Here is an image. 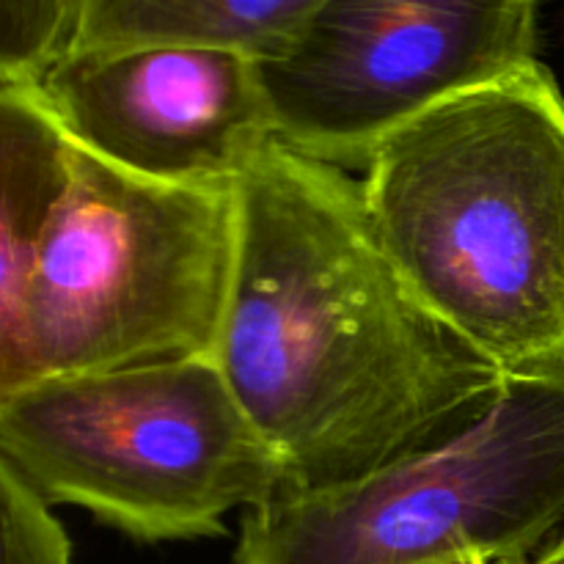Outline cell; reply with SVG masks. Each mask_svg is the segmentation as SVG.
<instances>
[{
    "instance_id": "cell-1",
    "label": "cell",
    "mask_w": 564,
    "mask_h": 564,
    "mask_svg": "<svg viewBox=\"0 0 564 564\" xmlns=\"http://www.w3.org/2000/svg\"><path fill=\"white\" fill-rule=\"evenodd\" d=\"M284 471L339 488L416 446L501 378L386 253L361 180L270 141L237 180V253L209 352Z\"/></svg>"
},
{
    "instance_id": "cell-2",
    "label": "cell",
    "mask_w": 564,
    "mask_h": 564,
    "mask_svg": "<svg viewBox=\"0 0 564 564\" xmlns=\"http://www.w3.org/2000/svg\"><path fill=\"white\" fill-rule=\"evenodd\" d=\"M375 231L449 334L499 375L564 364V94L543 61L378 149Z\"/></svg>"
},
{
    "instance_id": "cell-3",
    "label": "cell",
    "mask_w": 564,
    "mask_h": 564,
    "mask_svg": "<svg viewBox=\"0 0 564 564\" xmlns=\"http://www.w3.org/2000/svg\"><path fill=\"white\" fill-rule=\"evenodd\" d=\"M564 527V364L501 375L356 482L242 516L235 564H512Z\"/></svg>"
},
{
    "instance_id": "cell-4",
    "label": "cell",
    "mask_w": 564,
    "mask_h": 564,
    "mask_svg": "<svg viewBox=\"0 0 564 564\" xmlns=\"http://www.w3.org/2000/svg\"><path fill=\"white\" fill-rule=\"evenodd\" d=\"M0 455L47 505L141 543L215 538L284 494V471L213 358L42 380L0 413Z\"/></svg>"
},
{
    "instance_id": "cell-5",
    "label": "cell",
    "mask_w": 564,
    "mask_h": 564,
    "mask_svg": "<svg viewBox=\"0 0 564 564\" xmlns=\"http://www.w3.org/2000/svg\"><path fill=\"white\" fill-rule=\"evenodd\" d=\"M237 253V185H171L72 143L28 290L33 378L209 358Z\"/></svg>"
},
{
    "instance_id": "cell-6",
    "label": "cell",
    "mask_w": 564,
    "mask_h": 564,
    "mask_svg": "<svg viewBox=\"0 0 564 564\" xmlns=\"http://www.w3.org/2000/svg\"><path fill=\"white\" fill-rule=\"evenodd\" d=\"M534 3L317 0L257 61L273 141L364 174L378 149L438 105L538 58Z\"/></svg>"
},
{
    "instance_id": "cell-7",
    "label": "cell",
    "mask_w": 564,
    "mask_h": 564,
    "mask_svg": "<svg viewBox=\"0 0 564 564\" xmlns=\"http://www.w3.org/2000/svg\"><path fill=\"white\" fill-rule=\"evenodd\" d=\"M72 143L171 185H237L273 141L257 61L218 50L66 53L39 80Z\"/></svg>"
},
{
    "instance_id": "cell-8",
    "label": "cell",
    "mask_w": 564,
    "mask_h": 564,
    "mask_svg": "<svg viewBox=\"0 0 564 564\" xmlns=\"http://www.w3.org/2000/svg\"><path fill=\"white\" fill-rule=\"evenodd\" d=\"M72 141L39 83H0V413L33 378L28 290L44 226L69 180Z\"/></svg>"
},
{
    "instance_id": "cell-9",
    "label": "cell",
    "mask_w": 564,
    "mask_h": 564,
    "mask_svg": "<svg viewBox=\"0 0 564 564\" xmlns=\"http://www.w3.org/2000/svg\"><path fill=\"white\" fill-rule=\"evenodd\" d=\"M317 0H77L66 53L218 50L273 58Z\"/></svg>"
},
{
    "instance_id": "cell-10",
    "label": "cell",
    "mask_w": 564,
    "mask_h": 564,
    "mask_svg": "<svg viewBox=\"0 0 564 564\" xmlns=\"http://www.w3.org/2000/svg\"><path fill=\"white\" fill-rule=\"evenodd\" d=\"M77 0H0V83H39L66 55Z\"/></svg>"
},
{
    "instance_id": "cell-11",
    "label": "cell",
    "mask_w": 564,
    "mask_h": 564,
    "mask_svg": "<svg viewBox=\"0 0 564 564\" xmlns=\"http://www.w3.org/2000/svg\"><path fill=\"white\" fill-rule=\"evenodd\" d=\"M0 564H72V543L39 490L0 455Z\"/></svg>"
},
{
    "instance_id": "cell-12",
    "label": "cell",
    "mask_w": 564,
    "mask_h": 564,
    "mask_svg": "<svg viewBox=\"0 0 564 564\" xmlns=\"http://www.w3.org/2000/svg\"><path fill=\"white\" fill-rule=\"evenodd\" d=\"M512 564H564V532L556 540H551L540 554L529 556L523 562H512Z\"/></svg>"
},
{
    "instance_id": "cell-13",
    "label": "cell",
    "mask_w": 564,
    "mask_h": 564,
    "mask_svg": "<svg viewBox=\"0 0 564 564\" xmlns=\"http://www.w3.org/2000/svg\"><path fill=\"white\" fill-rule=\"evenodd\" d=\"M444 564H485V562H479V560H457V562H444Z\"/></svg>"
}]
</instances>
